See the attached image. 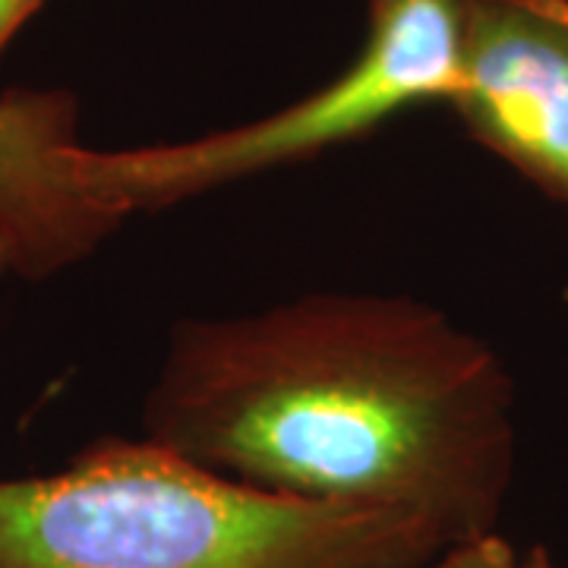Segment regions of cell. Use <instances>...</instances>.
<instances>
[{"mask_svg":"<svg viewBox=\"0 0 568 568\" xmlns=\"http://www.w3.org/2000/svg\"><path fill=\"white\" fill-rule=\"evenodd\" d=\"M439 549L414 515L275 496L145 436L0 477V568H426Z\"/></svg>","mask_w":568,"mask_h":568,"instance_id":"2","label":"cell"},{"mask_svg":"<svg viewBox=\"0 0 568 568\" xmlns=\"http://www.w3.org/2000/svg\"><path fill=\"white\" fill-rule=\"evenodd\" d=\"M467 0H369L366 39L345 70L282 111L196 140L95 149L92 178L121 215L162 212L227 183L310 162L462 85Z\"/></svg>","mask_w":568,"mask_h":568,"instance_id":"3","label":"cell"},{"mask_svg":"<svg viewBox=\"0 0 568 568\" xmlns=\"http://www.w3.org/2000/svg\"><path fill=\"white\" fill-rule=\"evenodd\" d=\"M126 222L92 181L80 108L67 89L0 95V244L10 272L48 278L85 260Z\"/></svg>","mask_w":568,"mask_h":568,"instance_id":"5","label":"cell"},{"mask_svg":"<svg viewBox=\"0 0 568 568\" xmlns=\"http://www.w3.org/2000/svg\"><path fill=\"white\" fill-rule=\"evenodd\" d=\"M426 568H556V562L547 547L518 549L496 528L448 544Z\"/></svg>","mask_w":568,"mask_h":568,"instance_id":"6","label":"cell"},{"mask_svg":"<svg viewBox=\"0 0 568 568\" xmlns=\"http://www.w3.org/2000/svg\"><path fill=\"white\" fill-rule=\"evenodd\" d=\"M44 0H0V58L7 51V44L17 39L26 22L39 13Z\"/></svg>","mask_w":568,"mask_h":568,"instance_id":"7","label":"cell"},{"mask_svg":"<svg viewBox=\"0 0 568 568\" xmlns=\"http://www.w3.org/2000/svg\"><path fill=\"white\" fill-rule=\"evenodd\" d=\"M0 272H10V263H7V250L0 244Z\"/></svg>","mask_w":568,"mask_h":568,"instance_id":"8","label":"cell"},{"mask_svg":"<svg viewBox=\"0 0 568 568\" xmlns=\"http://www.w3.org/2000/svg\"><path fill=\"white\" fill-rule=\"evenodd\" d=\"M448 104L470 140L568 205V0H467Z\"/></svg>","mask_w":568,"mask_h":568,"instance_id":"4","label":"cell"},{"mask_svg":"<svg viewBox=\"0 0 568 568\" xmlns=\"http://www.w3.org/2000/svg\"><path fill=\"white\" fill-rule=\"evenodd\" d=\"M142 436L275 496L405 511L448 547L499 528L518 448L515 383L436 306L320 291L181 320Z\"/></svg>","mask_w":568,"mask_h":568,"instance_id":"1","label":"cell"}]
</instances>
